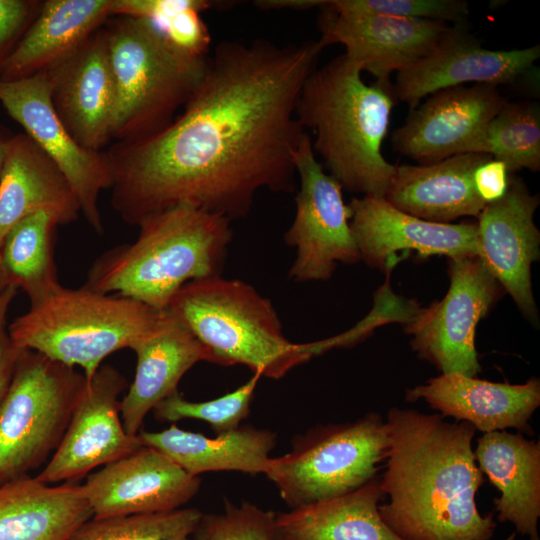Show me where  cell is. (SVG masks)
Segmentation results:
<instances>
[{
    "label": "cell",
    "mask_w": 540,
    "mask_h": 540,
    "mask_svg": "<svg viewBox=\"0 0 540 540\" xmlns=\"http://www.w3.org/2000/svg\"><path fill=\"white\" fill-rule=\"evenodd\" d=\"M326 47L321 39L220 42L179 117L106 153L115 212L138 225L187 204L233 220L249 213L261 189L291 192L306 132L296 104Z\"/></svg>",
    "instance_id": "6da1fadb"
},
{
    "label": "cell",
    "mask_w": 540,
    "mask_h": 540,
    "mask_svg": "<svg viewBox=\"0 0 540 540\" xmlns=\"http://www.w3.org/2000/svg\"><path fill=\"white\" fill-rule=\"evenodd\" d=\"M379 505L402 540H490L493 514L481 515L476 494L485 482L474 456L476 429L440 414L392 407Z\"/></svg>",
    "instance_id": "7a4b0ae2"
},
{
    "label": "cell",
    "mask_w": 540,
    "mask_h": 540,
    "mask_svg": "<svg viewBox=\"0 0 540 540\" xmlns=\"http://www.w3.org/2000/svg\"><path fill=\"white\" fill-rule=\"evenodd\" d=\"M361 72L345 54L315 68L299 94L296 117L314 132L313 150L342 189L384 197L396 166L381 152L395 97L390 83L367 85Z\"/></svg>",
    "instance_id": "3957f363"
},
{
    "label": "cell",
    "mask_w": 540,
    "mask_h": 540,
    "mask_svg": "<svg viewBox=\"0 0 540 540\" xmlns=\"http://www.w3.org/2000/svg\"><path fill=\"white\" fill-rule=\"evenodd\" d=\"M230 221L187 204L150 214L132 243L94 261L83 286L166 310L186 283L220 275L233 236Z\"/></svg>",
    "instance_id": "277c9868"
},
{
    "label": "cell",
    "mask_w": 540,
    "mask_h": 540,
    "mask_svg": "<svg viewBox=\"0 0 540 540\" xmlns=\"http://www.w3.org/2000/svg\"><path fill=\"white\" fill-rule=\"evenodd\" d=\"M167 310L202 344L207 362L280 379L317 355L314 342L287 339L271 301L242 280L218 275L188 282Z\"/></svg>",
    "instance_id": "5b68a950"
},
{
    "label": "cell",
    "mask_w": 540,
    "mask_h": 540,
    "mask_svg": "<svg viewBox=\"0 0 540 540\" xmlns=\"http://www.w3.org/2000/svg\"><path fill=\"white\" fill-rule=\"evenodd\" d=\"M165 316L166 310L130 298L59 284L30 299L29 309L8 325V331L19 349L78 366L89 380L106 357L132 349L154 333Z\"/></svg>",
    "instance_id": "8992f818"
},
{
    "label": "cell",
    "mask_w": 540,
    "mask_h": 540,
    "mask_svg": "<svg viewBox=\"0 0 540 540\" xmlns=\"http://www.w3.org/2000/svg\"><path fill=\"white\" fill-rule=\"evenodd\" d=\"M104 29L116 93L112 138L132 142L152 136L184 106L208 56L183 54L145 19L119 16Z\"/></svg>",
    "instance_id": "52a82bcc"
},
{
    "label": "cell",
    "mask_w": 540,
    "mask_h": 540,
    "mask_svg": "<svg viewBox=\"0 0 540 540\" xmlns=\"http://www.w3.org/2000/svg\"><path fill=\"white\" fill-rule=\"evenodd\" d=\"M388 446L386 421L370 412L297 435L289 452L269 458L264 475L293 509L348 493L377 477Z\"/></svg>",
    "instance_id": "ba28073f"
},
{
    "label": "cell",
    "mask_w": 540,
    "mask_h": 540,
    "mask_svg": "<svg viewBox=\"0 0 540 540\" xmlns=\"http://www.w3.org/2000/svg\"><path fill=\"white\" fill-rule=\"evenodd\" d=\"M86 381L73 367L22 350L0 403V485L29 476L51 458Z\"/></svg>",
    "instance_id": "9c48e42d"
},
{
    "label": "cell",
    "mask_w": 540,
    "mask_h": 540,
    "mask_svg": "<svg viewBox=\"0 0 540 540\" xmlns=\"http://www.w3.org/2000/svg\"><path fill=\"white\" fill-rule=\"evenodd\" d=\"M450 286L441 301L419 308L404 324L417 356L441 374L476 377V326L502 293V286L478 257L449 259Z\"/></svg>",
    "instance_id": "30bf717a"
},
{
    "label": "cell",
    "mask_w": 540,
    "mask_h": 540,
    "mask_svg": "<svg viewBox=\"0 0 540 540\" xmlns=\"http://www.w3.org/2000/svg\"><path fill=\"white\" fill-rule=\"evenodd\" d=\"M299 178L294 220L284 235L296 248L288 277L295 282L325 281L338 262L354 264L360 255L350 228L351 211L341 185L317 161L307 132L294 154Z\"/></svg>",
    "instance_id": "8fae6325"
},
{
    "label": "cell",
    "mask_w": 540,
    "mask_h": 540,
    "mask_svg": "<svg viewBox=\"0 0 540 540\" xmlns=\"http://www.w3.org/2000/svg\"><path fill=\"white\" fill-rule=\"evenodd\" d=\"M0 102L62 171L78 199L81 213L90 227L102 235L99 197L112 186L108 156L83 148L69 134L53 107L46 73L0 81Z\"/></svg>",
    "instance_id": "7c38bea8"
},
{
    "label": "cell",
    "mask_w": 540,
    "mask_h": 540,
    "mask_svg": "<svg viewBox=\"0 0 540 540\" xmlns=\"http://www.w3.org/2000/svg\"><path fill=\"white\" fill-rule=\"evenodd\" d=\"M125 388L126 378L115 367L100 366L86 381L64 436L37 479L51 485L76 482L144 445L123 426L120 395Z\"/></svg>",
    "instance_id": "4fadbf2b"
},
{
    "label": "cell",
    "mask_w": 540,
    "mask_h": 540,
    "mask_svg": "<svg viewBox=\"0 0 540 540\" xmlns=\"http://www.w3.org/2000/svg\"><path fill=\"white\" fill-rule=\"evenodd\" d=\"M506 102L494 85L439 90L410 110L392 133V147L419 164L475 153L487 125Z\"/></svg>",
    "instance_id": "5bb4252c"
},
{
    "label": "cell",
    "mask_w": 540,
    "mask_h": 540,
    "mask_svg": "<svg viewBox=\"0 0 540 540\" xmlns=\"http://www.w3.org/2000/svg\"><path fill=\"white\" fill-rule=\"evenodd\" d=\"M540 58V45L523 49L490 50L464 24L451 31L424 57L397 72L395 99L411 109L439 90L466 83L515 84L527 76Z\"/></svg>",
    "instance_id": "9a60e30c"
},
{
    "label": "cell",
    "mask_w": 540,
    "mask_h": 540,
    "mask_svg": "<svg viewBox=\"0 0 540 540\" xmlns=\"http://www.w3.org/2000/svg\"><path fill=\"white\" fill-rule=\"evenodd\" d=\"M318 27L326 46L342 44L376 82L390 83L392 72L427 55L452 29L447 22L380 14L338 12L318 0Z\"/></svg>",
    "instance_id": "2e32d148"
},
{
    "label": "cell",
    "mask_w": 540,
    "mask_h": 540,
    "mask_svg": "<svg viewBox=\"0 0 540 540\" xmlns=\"http://www.w3.org/2000/svg\"><path fill=\"white\" fill-rule=\"evenodd\" d=\"M539 203V195L510 174L505 194L487 203L477 217L478 257L524 316L536 324L531 265L540 256V232L533 220Z\"/></svg>",
    "instance_id": "e0dca14e"
},
{
    "label": "cell",
    "mask_w": 540,
    "mask_h": 540,
    "mask_svg": "<svg viewBox=\"0 0 540 540\" xmlns=\"http://www.w3.org/2000/svg\"><path fill=\"white\" fill-rule=\"evenodd\" d=\"M350 228L360 260L372 268L391 271L396 252L415 250L423 257L449 259L479 256L477 223H435L407 214L384 197L352 198Z\"/></svg>",
    "instance_id": "ac0fdd59"
},
{
    "label": "cell",
    "mask_w": 540,
    "mask_h": 540,
    "mask_svg": "<svg viewBox=\"0 0 540 540\" xmlns=\"http://www.w3.org/2000/svg\"><path fill=\"white\" fill-rule=\"evenodd\" d=\"M200 485L199 477L148 445L90 473L81 484L93 517L179 509L196 496Z\"/></svg>",
    "instance_id": "d6986e66"
},
{
    "label": "cell",
    "mask_w": 540,
    "mask_h": 540,
    "mask_svg": "<svg viewBox=\"0 0 540 540\" xmlns=\"http://www.w3.org/2000/svg\"><path fill=\"white\" fill-rule=\"evenodd\" d=\"M45 73L53 107L69 134L83 148L100 151L112 139L116 101L105 29Z\"/></svg>",
    "instance_id": "ffe728a7"
},
{
    "label": "cell",
    "mask_w": 540,
    "mask_h": 540,
    "mask_svg": "<svg viewBox=\"0 0 540 540\" xmlns=\"http://www.w3.org/2000/svg\"><path fill=\"white\" fill-rule=\"evenodd\" d=\"M405 399L424 400L443 418L469 423L483 434L515 429L533 435L529 422L540 406V381L533 377L523 384H510L459 373L440 374L407 389Z\"/></svg>",
    "instance_id": "44dd1931"
},
{
    "label": "cell",
    "mask_w": 540,
    "mask_h": 540,
    "mask_svg": "<svg viewBox=\"0 0 540 540\" xmlns=\"http://www.w3.org/2000/svg\"><path fill=\"white\" fill-rule=\"evenodd\" d=\"M491 158L464 153L431 164L396 165L384 198L397 209L430 222L478 217L486 203L476 192L473 175Z\"/></svg>",
    "instance_id": "7402d4cb"
},
{
    "label": "cell",
    "mask_w": 540,
    "mask_h": 540,
    "mask_svg": "<svg viewBox=\"0 0 540 540\" xmlns=\"http://www.w3.org/2000/svg\"><path fill=\"white\" fill-rule=\"evenodd\" d=\"M136 354L133 382L120 402L123 426L138 435L147 414L178 390L185 373L207 354L188 327L166 309L161 326L131 349Z\"/></svg>",
    "instance_id": "603a6c76"
},
{
    "label": "cell",
    "mask_w": 540,
    "mask_h": 540,
    "mask_svg": "<svg viewBox=\"0 0 540 540\" xmlns=\"http://www.w3.org/2000/svg\"><path fill=\"white\" fill-rule=\"evenodd\" d=\"M50 210L60 225L78 219V199L58 166L26 134L10 138L0 173V246L20 220Z\"/></svg>",
    "instance_id": "cb8c5ba5"
},
{
    "label": "cell",
    "mask_w": 540,
    "mask_h": 540,
    "mask_svg": "<svg viewBox=\"0 0 540 540\" xmlns=\"http://www.w3.org/2000/svg\"><path fill=\"white\" fill-rule=\"evenodd\" d=\"M476 463L500 492L497 519L509 522L529 540H540V441L507 430L484 433L474 450Z\"/></svg>",
    "instance_id": "d4e9b609"
},
{
    "label": "cell",
    "mask_w": 540,
    "mask_h": 540,
    "mask_svg": "<svg viewBox=\"0 0 540 540\" xmlns=\"http://www.w3.org/2000/svg\"><path fill=\"white\" fill-rule=\"evenodd\" d=\"M114 0H48L7 59L0 81L45 72L113 17Z\"/></svg>",
    "instance_id": "484cf974"
},
{
    "label": "cell",
    "mask_w": 540,
    "mask_h": 540,
    "mask_svg": "<svg viewBox=\"0 0 540 540\" xmlns=\"http://www.w3.org/2000/svg\"><path fill=\"white\" fill-rule=\"evenodd\" d=\"M93 517L82 486L26 476L0 485V540H70Z\"/></svg>",
    "instance_id": "4316f807"
},
{
    "label": "cell",
    "mask_w": 540,
    "mask_h": 540,
    "mask_svg": "<svg viewBox=\"0 0 540 540\" xmlns=\"http://www.w3.org/2000/svg\"><path fill=\"white\" fill-rule=\"evenodd\" d=\"M144 445L154 447L192 476L202 473L235 471L264 474L276 434L251 425L215 437L184 430L171 424L161 431H140Z\"/></svg>",
    "instance_id": "83f0119b"
},
{
    "label": "cell",
    "mask_w": 540,
    "mask_h": 540,
    "mask_svg": "<svg viewBox=\"0 0 540 540\" xmlns=\"http://www.w3.org/2000/svg\"><path fill=\"white\" fill-rule=\"evenodd\" d=\"M375 477L348 493L276 515L282 540H402L383 521Z\"/></svg>",
    "instance_id": "f1b7e54d"
},
{
    "label": "cell",
    "mask_w": 540,
    "mask_h": 540,
    "mask_svg": "<svg viewBox=\"0 0 540 540\" xmlns=\"http://www.w3.org/2000/svg\"><path fill=\"white\" fill-rule=\"evenodd\" d=\"M58 225V218L52 211H37L17 222L0 246L11 283L21 288L29 300L60 284L53 243Z\"/></svg>",
    "instance_id": "f546056e"
},
{
    "label": "cell",
    "mask_w": 540,
    "mask_h": 540,
    "mask_svg": "<svg viewBox=\"0 0 540 540\" xmlns=\"http://www.w3.org/2000/svg\"><path fill=\"white\" fill-rule=\"evenodd\" d=\"M475 153L502 161L509 172L540 170V107L536 101L506 102L487 125Z\"/></svg>",
    "instance_id": "4dcf8cb0"
},
{
    "label": "cell",
    "mask_w": 540,
    "mask_h": 540,
    "mask_svg": "<svg viewBox=\"0 0 540 540\" xmlns=\"http://www.w3.org/2000/svg\"><path fill=\"white\" fill-rule=\"evenodd\" d=\"M202 516L196 508L110 517H92L70 540H192Z\"/></svg>",
    "instance_id": "1f68e13d"
},
{
    "label": "cell",
    "mask_w": 540,
    "mask_h": 540,
    "mask_svg": "<svg viewBox=\"0 0 540 540\" xmlns=\"http://www.w3.org/2000/svg\"><path fill=\"white\" fill-rule=\"evenodd\" d=\"M260 378V375L253 374L234 391L203 402L189 401L177 390L158 403L152 412L157 420L163 422L199 419L207 422L215 434L233 431L248 417Z\"/></svg>",
    "instance_id": "d6a6232c"
},
{
    "label": "cell",
    "mask_w": 540,
    "mask_h": 540,
    "mask_svg": "<svg viewBox=\"0 0 540 540\" xmlns=\"http://www.w3.org/2000/svg\"><path fill=\"white\" fill-rule=\"evenodd\" d=\"M276 513L244 501H226L217 513H202L192 540H282Z\"/></svg>",
    "instance_id": "836d02e7"
},
{
    "label": "cell",
    "mask_w": 540,
    "mask_h": 540,
    "mask_svg": "<svg viewBox=\"0 0 540 540\" xmlns=\"http://www.w3.org/2000/svg\"><path fill=\"white\" fill-rule=\"evenodd\" d=\"M323 4L338 12L380 14L463 24L469 15L464 0H326Z\"/></svg>",
    "instance_id": "e575fe53"
},
{
    "label": "cell",
    "mask_w": 540,
    "mask_h": 540,
    "mask_svg": "<svg viewBox=\"0 0 540 540\" xmlns=\"http://www.w3.org/2000/svg\"><path fill=\"white\" fill-rule=\"evenodd\" d=\"M41 5V2L33 0H0V76Z\"/></svg>",
    "instance_id": "d590c367"
},
{
    "label": "cell",
    "mask_w": 540,
    "mask_h": 540,
    "mask_svg": "<svg viewBox=\"0 0 540 540\" xmlns=\"http://www.w3.org/2000/svg\"><path fill=\"white\" fill-rule=\"evenodd\" d=\"M17 291L18 287L11 284L0 296V403L9 388L22 352L12 341L7 324L8 310Z\"/></svg>",
    "instance_id": "8d00e7d4"
},
{
    "label": "cell",
    "mask_w": 540,
    "mask_h": 540,
    "mask_svg": "<svg viewBox=\"0 0 540 540\" xmlns=\"http://www.w3.org/2000/svg\"><path fill=\"white\" fill-rule=\"evenodd\" d=\"M509 175L502 161L494 158L485 161L473 175L477 194L486 204L500 199L507 190Z\"/></svg>",
    "instance_id": "74e56055"
},
{
    "label": "cell",
    "mask_w": 540,
    "mask_h": 540,
    "mask_svg": "<svg viewBox=\"0 0 540 540\" xmlns=\"http://www.w3.org/2000/svg\"><path fill=\"white\" fill-rule=\"evenodd\" d=\"M0 127V173L7 153L10 138Z\"/></svg>",
    "instance_id": "f35d334b"
},
{
    "label": "cell",
    "mask_w": 540,
    "mask_h": 540,
    "mask_svg": "<svg viewBox=\"0 0 540 540\" xmlns=\"http://www.w3.org/2000/svg\"><path fill=\"white\" fill-rule=\"evenodd\" d=\"M11 284L0 253V296Z\"/></svg>",
    "instance_id": "ab89813d"
}]
</instances>
